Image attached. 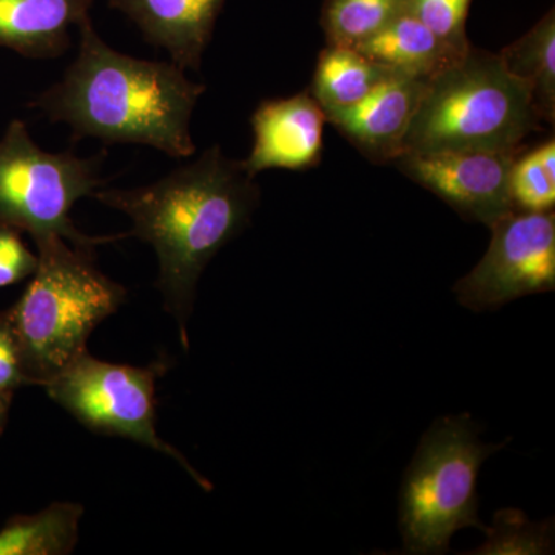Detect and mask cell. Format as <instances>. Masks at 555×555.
<instances>
[{"instance_id": "1", "label": "cell", "mask_w": 555, "mask_h": 555, "mask_svg": "<svg viewBox=\"0 0 555 555\" xmlns=\"http://www.w3.org/2000/svg\"><path fill=\"white\" fill-rule=\"evenodd\" d=\"M94 199L130 218V236L155 248L164 308L188 350L196 286L208 262L250 224L261 190L218 145L153 184L100 189Z\"/></svg>"}, {"instance_id": "2", "label": "cell", "mask_w": 555, "mask_h": 555, "mask_svg": "<svg viewBox=\"0 0 555 555\" xmlns=\"http://www.w3.org/2000/svg\"><path fill=\"white\" fill-rule=\"evenodd\" d=\"M206 87L173 62L137 60L113 50L79 25L78 56L64 78L33 102L51 122L67 124L73 139L149 145L171 158L195 155L190 122Z\"/></svg>"}, {"instance_id": "3", "label": "cell", "mask_w": 555, "mask_h": 555, "mask_svg": "<svg viewBox=\"0 0 555 555\" xmlns=\"http://www.w3.org/2000/svg\"><path fill=\"white\" fill-rule=\"evenodd\" d=\"M33 241L38 269L9 315L25 374L43 387L87 352L90 335L118 312L127 291L96 268L94 248L60 235Z\"/></svg>"}, {"instance_id": "4", "label": "cell", "mask_w": 555, "mask_h": 555, "mask_svg": "<svg viewBox=\"0 0 555 555\" xmlns=\"http://www.w3.org/2000/svg\"><path fill=\"white\" fill-rule=\"evenodd\" d=\"M540 119L531 91L507 72L499 53L470 47L427 82L403 153L444 150L520 152Z\"/></svg>"}, {"instance_id": "5", "label": "cell", "mask_w": 555, "mask_h": 555, "mask_svg": "<svg viewBox=\"0 0 555 555\" xmlns=\"http://www.w3.org/2000/svg\"><path fill=\"white\" fill-rule=\"evenodd\" d=\"M469 414L436 420L422 437L400 491V531L406 554H444L456 531L477 528V481L486 460L507 443L480 440Z\"/></svg>"}, {"instance_id": "6", "label": "cell", "mask_w": 555, "mask_h": 555, "mask_svg": "<svg viewBox=\"0 0 555 555\" xmlns=\"http://www.w3.org/2000/svg\"><path fill=\"white\" fill-rule=\"evenodd\" d=\"M101 167L102 156L46 152L27 126L14 119L0 139V225L30 233L33 240L60 235L83 248L129 238V233L86 235L69 218L79 199L104 188Z\"/></svg>"}, {"instance_id": "7", "label": "cell", "mask_w": 555, "mask_h": 555, "mask_svg": "<svg viewBox=\"0 0 555 555\" xmlns=\"http://www.w3.org/2000/svg\"><path fill=\"white\" fill-rule=\"evenodd\" d=\"M166 371L164 361L145 367L127 366L98 360L87 350L43 389L83 426L105 436L129 438L170 456L201 489L210 492L211 481L156 430V379Z\"/></svg>"}, {"instance_id": "8", "label": "cell", "mask_w": 555, "mask_h": 555, "mask_svg": "<svg viewBox=\"0 0 555 555\" xmlns=\"http://www.w3.org/2000/svg\"><path fill=\"white\" fill-rule=\"evenodd\" d=\"M480 262L456 281V301L473 312L503 308L555 288L554 211H511L491 225Z\"/></svg>"}, {"instance_id": "9", "label": "cell", "mask_w": 555, "mask_h": 555, "mask_svg": "<svg viewBox=\"0 0 555 555\" xmlns=\"http://www.w3.org/2000/svg\"><path fill=\"white\" fill-rule=\"evenodd\" d=\"M520 152H408L393 160L404 177L429 190L460 217L486 228L514 211L509 170Z\"/></svg>"}, {"instance_id": "10", "label": "cell", "mask_w": 555, "mask_h": 555, "mask_svg": "<svg viewBox=\"0 0 555 555\" xmlns=\"http://www.w3.org/2000/svg\"><path fill=\"white\" fill-rule=\"evenodd\" d=\"M324 126V109L309 89L262 101L251 115L254 147L241 164L254 178L272 169H313L323 155Z\"/></svg>"}, {"instance_id": "11", "label": "cell", "mask_w": 555, "mask_h": 555, "mask_svg": "<svg viewBox=\"0 0 555 555\" xmlns=\"http://www.w3.org/2000/svg\"><path fill=\"white\" fill-rule=\"evenodd\" d=\"M427 82L393 73L353 107L324 112L326 122L372 163L392 164L403 152Z\"/></svg>"}, {"instance_id": "12", "label": "cell", "mask_w": 555, "mask_h": 555, "mask_svg": "<svg viewBox=\"0 0 555 555\" xmlns=\"http://www.w3.org/2000/svg\"><path fill=\"white\" fill-rule=\"evenodd\" d=\"M178 67L198 72L228 0H107Z\"/></svg>"}, {"instance_id": "13", "label": "cell", "mask_w": 555, "mask_h": 555, "mask_svg": "<svg viewBox=\"0 0 555 555\" xmlns=\"http://www.w3.org/2000/svg\"><path fill=\"white\" fill-rule=\"evenodd\" d=\"M94 0H0V47L30 60L61 56L69 30L90 20Z\"/></svg>"}, {"instance_id": "14", "label": "cell", "mask_w": 555, "mask_h": 555, "mask_svg": "<svg viewBox=\"0 0 555 555\" xmlns=\"http://www.w3.org/2000/svg\"><path fill=\"white\" fill-rule=\"evenodd\" d=\"M353 49L393 73L422 80L436 78L467 53L438 38L411 13L398 17Z\"/></svg>"}, {"instance_id": "15", "label": "cell", "mask_w": 555, "mask_h": 555, "mask_svg": "<svg viewBox=\"0 0 555 555\" xmlns=\"http://www.w3.org/2000/svg\"><path fill=\"white\" fill-rule=\"evenodd\" d=\"M390 75L392 69L369 60L353 47L327 46L318 56L309 91L324 112L349 108Z\"/></svg>"}, {"instance_id": "16", "label": "cell", "mask_w": 555, "mask_h": 555, "mask_svg": "<svg viewBox=\"0 0 555 555\" xmlns=\"http://www.w3.org/2000/svg\"><path fill=\"white\" fill-rule=\"evenodd\" d=\"M507 72L532 94L540 119H555V14L547 11L526 35L499 53Z\"/></svg>"}, {"instance_id": "17", "label": "cell", "mask_w": 555, "mask_h": 555, "mask_svg": "<svg viewBox=\"0 0 555 555\" xmlns=\"http://www.w3.org/2000/svg\"><path fill=\"white\" fill-rule=\"evenodd\" d=\"M79 503L54 502L33 516L11 518L0 531V555H67L79 542Z\"/></svg>"}, {"instance_id": "18", "label": "cell", "mask_w": 555, "mask_h": 555, "mask_svg": "<svg viewBox=\"0 0 555 555\" xmlns=\"http://www.w3.org/2000/svg\"><path fill=\"white\" fill-rule=\"evenodd\" d=\"M408 13L411 0H324L321 27L327 46L357 47Z\"/></svg>"}, {"instance_id": "19", "label": "cell", "mask_w": 555, "mask_h": 555, "mask_svg": "<svg viewBox=\"0 0 555 555\" xmlns=\"http://www.w3.org/2000/svg\"><path fill=\"white\" fill-rule=\"evenodd\" d=\"M514 210L551 211L555 206V141L518 153L509 170Z\"/></svg>"}, {"instance_id": "20", "label": "cell", "mask_w": 555, "mask_h": 555, "mask_svg": "<svg viewBox=\"0 0 555 555\" xmlns=\"http://www.w3.org/2000/svg\"><path fill=\"white\" fill-rule=\"evenodd\" d=\"M485 545L473 554H550L554 550L553 520L532 524L521 511H496L494 524L486 526Z\"/></svg>"}, {"instance_id": "21", "label": "cell", "mask_w": 555, "mask_h": 555, "mask_svg": "<svg viewBox=\"0 0 555 555\" xmlns=\"http://www.w3.org/2000/svg\"><path fill=\"white\" fill-rule=\"evenodd\" d=\"M473 0H411V14L455 50L470 49L466 21Z\"/></svg>"}, {"instance_id": "22", "label": "cell", "mask_w": 555, "mask_h": 555, "mask_svg": "<svg viewBox=\"0 0 555 555\" xmlns=\"http://www.w3.org/2000/svg\"><path fill=\"white\" fill-rule=\"evenodd\" d=\"M38 269V255L22 243L20 232L0 225V287L20 283Z\"/></svg>"}, {"instance_id": "23", "label": "cell", "mask_w": 555, "mask_h": 555, "mask_svg": "<svg viewBox=\"0 0 555 555\" xmlns=\"http://www.w3.org/2000/svg\"><path fill=\"white\" fill-rule=\"evenodd\" d=\"M31 386L22 364L9 312L0 315V393H13L17 387Z\"/></svg>"}, {"instance_id": "24", "label": "cell", "mask_w": 555, "mask_h": 555, "mask_svg": "<svg viewBox=\"0 0 555 555\" xmlns=\"http://www.w3.org/2000/svg\"><path fill=\"white\" fill-rule=\"evenodd\" d=\"M11 398H13V393H0V434H2L3 427H5Z\"/></svg>"}]
</instances>
